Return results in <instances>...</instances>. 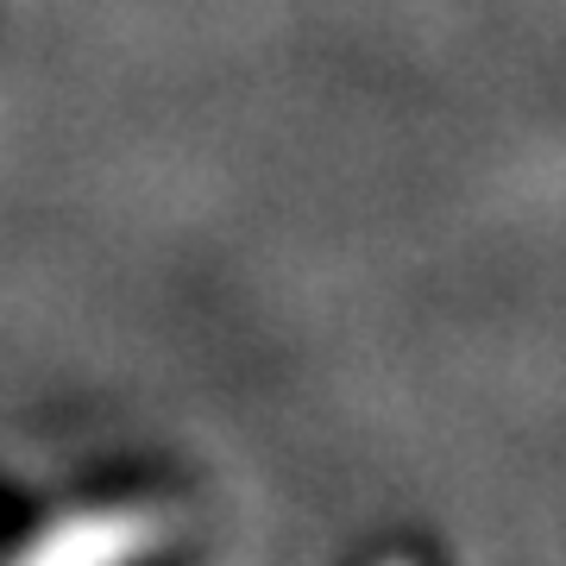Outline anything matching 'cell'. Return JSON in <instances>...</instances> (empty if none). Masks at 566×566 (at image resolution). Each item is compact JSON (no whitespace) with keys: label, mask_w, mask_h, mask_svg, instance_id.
I'll return each mask as SVG.
<instances>
[{"label":"cell","mask_w":566,"mask_h":566,"mask_svg":"<svg viewBox=\"0 0 566 566\" xmlns=\"http://www.w3.org/2000/svg\"><path fill=\"white\" fill-rule=\"evenodd\" d=\"M177 535V510L164 504H114V510H82V516H57V523L32 535L20 547L25 566H114L158 554Z\"/></svg>","instance_id":"6da1fadb"}]
</instances>
